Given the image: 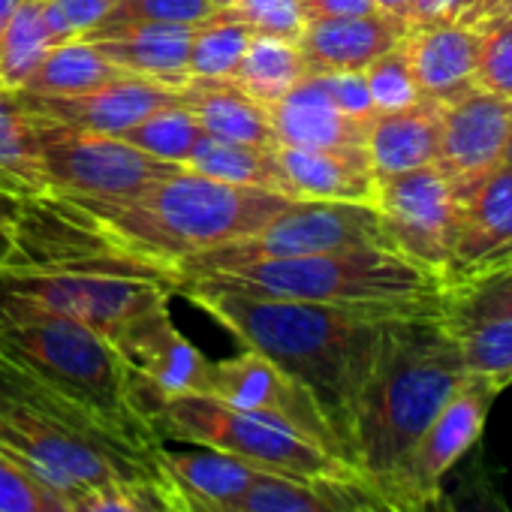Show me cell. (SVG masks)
<instances>
[{"label":"cell","mask_w":512,"mask_h":512,"mask_svg":"<svg viewBox=\"0 0 512 512\" xmlns=\"http://www.w3.org/2000/svg\"><path fill=\"white\" fill-rule=\"evenodd\" d=\"M172 293L202 308L232 338H238L244 350L263 353L284 374H290L317 401L350 461L353 413L377 359L383 323L395 317L359 308L250 296L202 281H175Z\"/></svg>","instance_id":"cell-1"},{"label":"cell","mask_w":512,"mask_h":512,"mask_svg":"<svg viewBox=\"0 0 512 512\" xmlns=\"http://www.w3.org/2000/svg\"><path fill=\"white\" fill-rule=\"evenodd\" d=\"M58 202L109 250L163 272L172 287V275L184 260L263 229L296 199L223 184L184 166L130 199Z\"/></svg>","instance_id":"cell-2"},{"label":"cell","mask_w":512,"mask_h":512,"mask_svg":"<svg viewBox=\"0 0 512 512\" xmlns=\"http://www.w3.org/2000/svg\"><path fill=\"white\" fill-rule=\"evenodd\" d=\"M467 377L443 314L383 323L350 425V464L377 488Z\"/></svg>","instance_id":"cell-3"},{"label":"cell","mask_w":512,"mask_h":512,"mask_svg":"<svg viewBox=\"0 0 512 512\" xmlns=\"http://www.w3.org/2000/svg\"><path fill=\"white\" fill-rule=\"evenodd\" d=\"M0 452L70 497L112 479H157L160 446L61 398L0 356Z\"/></svg>","instance_id":"cell-4"},{"label":"cell","mask_w":512,"mask_h":512,"mask_svg":"<svg viewBox=\"0 0 512 512\" xmlns=\"http://www.w3.org/2000/svg\"><path fill=\"white\" fill-rule=\"evenodd\" d=\"M0 356L112 428L163 446L133 401V377L94 329L0 287Z\"/></svg>","instance_id":"cell-5"},{"label":"cell","mask_w":512,"mask_h":512,"mask_svg":"<svg viewBox=\"0 0 512 512\" xmlns=\"http://www.w3.org/2000/svg\"><path fill=\"white\" fill-rule=\"evenodd\" d=\"M202 281L250 296H272L287 302L335 305L377 311L389 317H431L443 314L449 281L398 250L353 247L290 256V260H266L205 278Z\"/></svg>","instance_id":"cell-6"},{"label":"cell","mask_w":512,"mask_h":512,"mask_svg":"<svg viewBox=\"0 0 512 512\" xmlns=\"http://www.w3.org/2000/svg\"><path fill=\"white\" fill-rule=\"evenodd\" d=\"M133 401L163 443L220 449L256 470L314 485L362 479L347 458L284 419L241 410L211 395H160L139 380H133Z\"/></svg>","instance_id":"cell-7"},{"label":"cell","mask_w":512,"mask_h":512,"mask_svg":"<svg viewBox=\"0 0 512 512\" xmlns=\"http://www.w3.org/2000/svg\"><path fill=\"white\" fill-rule=\"evenodd\" d=\"M0 287L28 296L112 341L136 314L172 296L169 278L121 253H94L70 263L7 266Z\"/></svg>","instance_id":"cell-8"},{"label":"cell","mask_w":512,"mask_h":512,"mask_svg":"<svg viewBox=\"0 0 512 512\" xmlns=\"http://www.w3.org/2000/svg\"><path fill=\"white\" fill-rule=\"evenodd\" d=\"M353 247L395 250L374 205L296 199L263 229L184 260L175 269L172 284L184 278H205L253 263H266V260H290V256L353 250Z\"/></svg>","instance_id":"cell-9"},{"label":"cell","mask_w":512,"mask_h":512,"mask_svg":"<svg viewBox=\"0 0 512 512\" xmlns=\"http://www.w3.org/2000/svg\"><path fill=\"white\" fill-rule=\"evenodd\" d=\"M34 130L49 196L58 199L118 202L184 169L133 148L121 136L85 133L43 118H34Z\"/></svg>","instance_id":"cell-10"},{"label":"cell","mask_w":512,"mask_h":512,"mask_svg":"<svg viewBox=\"0 0 512 512\" xmlns=\"http://www.w3.org/2000/svg\"><path fill=\"white\" fill-rule=\"evenodd\" d=\"M503 389L491 377L467 374L434 422L374 488L395 509L413 512L443 494L449 470L479 443L488 410Z\"/></svg>","instance_id":"cell-11"},{"label":"cell","mask_w":512,"mask_h":512,"mask_svg":"<svg viewBox=\"0 0 512 512\" xmlns=\"http://www.w3.org/2000/svg\"><path fill=\"white\" fill-rule=\"evenodd\" d=\"M467 190L470 187H461L437 163H431L377 178L374 208L398 253L449 281Z\"/></svg>","instance_id":"cell-12"},{"label":"cell","mask_w":512,"mask_h":512,"mask_svg":"<svg viewBox=\"0 0 512 512\" xmlns=\"http://www.w3.org/2000/svg\"><path fill=\"white\" fill-rule=\"evenodd\" d=\"M202 395H211V398L226 401L241 410L284 419V422L296 425L299 431L311 434L314 440H320L326 449L347 458L341 452V443L335 440L326 416L320 413L317 401L290 374H284L275 362H269L263 353L241 350L238 356L211 362Z\"/></svg>","instance_id":"cell-13"},{"label":"cell","mask_w":512,"mask_h":512,"mask_svg":"<svg viewBox=\"0 0 512 512\" xmlns=\"http://www.w3.org/2000/svg\"><path fill=\"white\" fill-rule=\"evenodd\" d=\"M109 344L142 386L160 395L205 392L211 359L178 332L169 314V299H160L136 314Z\"/></svg>","instance_id":"cell-14"},{"label":"cell","mask_w":512,"mask_h":512,"mask_svg":"<svg viewBox=\"0 0 512 512\" xmlns=\"http://www.w3.org/2000/svg\"><path fill=\"white\" fill-rule=\"evenodd\" d=\"M512 127V100L473 88L440 106L437 166L461 187H473L500 166Z\"/></svg>","instance_id":"cell-15"},{"label":"cell","mask_w":512,"mask_h":512,"mask_svg":"<svg viewBox=\"0 0 512 512\" xmlns=\"http://www.w3.org/2000/svg\"><path fill=\"white\" fill-rule=\"evenodd\" d=\"M16 97L25 106V112L34 118L55 121L85 133H103V136H121L151 112L178 103V91L139 76H121L97 91L73 94V97L28 94V91H16Z\"/></svg>","instance_id":"cell-16"},{"label":"cell","mask_w":512,"mask_h":512,"mask_svg":"<svg viewBox=\"0 0 512 512\" xmlns=\"http://www.w3.org/2000/svg\"><path fill=\"white\" fill-rule=\"evenodd\" d=\"M512 263V169L497 166L461 202L449 287Z\"/></svg>","instance_id":"cell-17"},{"label":"cell","mask_w":512,"mask_h":512,"mask_svg":"<svg viewBox=\"0 0 512 512\" xmlns=\"http://www.w3.org/2000/svg\"><path fill=\"white\" fill-rule=\"evenodd\" d=\"M196 25L142 22L91 31V40L121 73L181 91L190 82V43Z\"/></svg>","instance_id":"cell-18"},{"label":"cell","mask_w":512,"mask_h":512,"mask_svg":"<svg viewBox=\"0 0 512 512\" xmlns=\"http://www.w3.org/2000/svg\"><path fill=\"white\" fill-rule=\"evenodd\" d=\"M410 25L383 13L368 16H332L308 19L299 49L311 73L356 70L365 73L380 55L404 43Z\"/></svg>","instance_id":"cell-19"},{"label":"cell","mask_w":512,"mask_h":512,"mask_svg":"<svg viewBox=\"0 0 512 512\" xmlns=\"http://www.w3.org/2000/svg\"><path fill=\"white\" fill-rule=\"evenodd\" d=\"M479 43L482 31L464 25L410 28L404 37V52L422 100L446 106L473 91Z\"/></svg>","instance_id":"cell-20"},{"label":"cell","mask_w":512,"mask_h":512,"mask_svg":"<svg viewBox=\"0 0 512 512\" xmlns=\"http://www.w3.org/2000/svg\"><path fill=\"white\" fill-rule=\"evenodd\" d=\"M278 160L293 199L374 205L377 175L365 148H284Z\"/></svg>","instance_id":"cell-21"},{"label":"cell","mask_w":512,"mask_h":512,"mask_svg":"<svg viewBox=\"0 0 512 512\" xmlns=\"http://www.w3.org/2000/svg\"><path fill=\"white\" fill-rule=\"evenodd\" d=\"M157 464L163 479L196 509L202 512H226L232 509L256 482L263 470L253 464L208 446L193 449H169L166 443L157 452Z\"/></svg>","instance_id":"cell-22"},{"label":"cell","mask_w":512,"mask_h":512,"mask_svg":"<svg viewBox=\"0 0 512 512\" xmlns=\"http://www.w3.org/2000/svg\"><path fill=\"white\" fill-rule=\"evenodd\" d=\"M269 121L284 148H365L368 121L344 115L314 73L269 106Z\"/></svg>","instance_id":"cell-23"},{"label":"cell","mask_w":512,"mask_h":512,"mask_svg":"<svg viewBox=\"0 0 512 512\" xmlns=\"http://www.w3.org/2000/svg\"><path fill=\"white\" fill-rule=\"evenodd\" d=\"M440 106L416 103L401 112L374 115L365 127V154L377 178L437 163Z\"/></svg>","instance_id":"cell-24"},{"label":"cell","mask_w":512,"mask_h":512,"mask_svg":"<svg viewBox=\"0 0 512 512\" xmlns=\"http://www.w3.org/2000/svg\"><path fill=\"white\" fill-rule=\"evenodd\" d=\"M178 100H181V106H187L193 112V118L202 124V130L214 139L278 148V139H275L272 121H269V109L250 100L232 82L190 79L178 91Z\"/></svg>","instance_id":"cell-25"},{"label":"cell","mask_w":512,"mask_h":512,"mask_svg":"<svg viewBox=\"0 0 512 512\" xmlns=\"http://www.w3.org/2000/svg\"><path fill=\"white\" fill-rule=\"evenodd\" d=\"M0 190L19 199L49 196L34 118L25 112L16 91H7L4 85H0Z\"/></svg>","instance_id":"cell-26"},{"label":"cell","mask_w":512,"mask_h":512,"mask_svg":"<svg viewBox=\"0 0 512 512\" xmlns=\"http://www.w3.org/2000/svg\"><path fill=\"white\" fill-rule=\"evenodd\" d=\"M187 169L199 172L205 178L223 181V184L275 190L281 196H290V184L284 178V169H281V160H278V148L223 142V139H214V136L205 133L199 139L193 157L187 160Z\"/></svg>","instance_id":"cell-27"},{"label":"cell","mask_w":512,"mask_h":512,"mask_svg":"<svg viewBox=\"0 0 512 512\" xmlns=\"http://www.w3.org/2000/svg\"><path fill=\"white\" fill-rule=\"evenodd\" d=\"M308 73L311 70L299 43L253 34L232 76V85L269 109L272 103L287 97Z\"/></svg>","instance_id":"cell-28"},{"label":"cell","mask_w":512,"mask_h":512,"mask_svg":"<svg viewBox=\"0 0 512 512\" xmlns=\"http://www.w3.org/2000/svg\"><path fill=\"white\" fill-rule=\"evenodd\" d=\"M121 76H127V73H121L91 40H70V43L55 46L43 58V64L37 67V73L31 76V82L22 91L73 97V94L97 91Z\"/></svg>","instance_id":"cell-29"},{"label":"cell","mask_w":512,"mask_h":512,"mask_svg":"<svg viewBox=\"0 0 512 512\" xmlns=\"http://www.w3.org/2000/svg\"><path fill=\"white\" fill-rule=\"evenodd\" d=\"M350 482H302L293 476L263 470L250 491L226 512H353ZM202 512V509H199Z\"/></svg>","instance_id":"cell-30"},{"label":"cell","mask_w":512,"mask_h":512,"mask_svg":"<svg viewBox=\"0 0 512 512\" xmlns=\"http://www.w3.org/2000/svg\"><path fill=\"white\" fill-rule=\"evenodd\" d=\"M52 49L55 40L43 22L40 0H25L0 40V85L22 91Z\"/></svg>","instance_id":"cell-31"},{"label":"cell","mask_w":512,"mask_h":512,"mask_svg":"<svg viewBox=\"0 0 512 512\" xmlns=\"http://www.w3.org/2000/svg\"><path fill=\"white\" fill-rule=\"evenodd\" d=\"M250 37L253 31L232 19L226 7L217 16L205 19L202 25H196L190 43V79L232 82Z\"/></svg>","instance_id":"cell-32"},{"label":"cell","mask_w":512,"mask_h":512,"mask_svg":"<svg viewBox=\"0 0 512 512\" xmlns=\"http://www.w3.org/2000/svg\"><path fill=\"white\" fill-rule=\"evenodd\" d=\"M202 136H205L202 124L193 118V112L187 106H181V100L151 112L136 127L121 133V139L130 142L133 148H139L163 163H175V166H187V160L193 157Z\"/></svg>","instance_id":"cell-33"},{"label":"cell","mask_w":512,"mask_h":512,"mask_svg":"<svg viewBox=\"0 0 512 512\" xmlns=\"http://www.w3.org/2000/svg\"><path fill=\"white\" fill-rule=\"evenodd\" d=\"M467 374L491 377L500 389L512 383V314L452 326Z\"/></svg>","instance_id":"cell-34"},{"label":"cell","mask_w":512,"mask_h":512,"mask_svg":"<svg viewBox=\"0 0 512 512\" xmlns=\"http://www.w3.org/2000/svg\"><path fill=\"white\" fill-rule=\"evenodd\" d=\"M70 512H166L169 485L157 479H112L67 497Z\"/></svg>","instance_id":"cell-35"},{"label":"cell","mask_w":512,"mask_h":512,"mask_svg":"<svg viewBox=\"0 0 512 512\" xmlns=\"http://www.w3.org/2000/svg\"><path fill=\"white\" fill-rule=\"evenodd\" d=\"M512 314V263L449 287L443 320L449 326Z\"/></svg>","instance_id":"cell-36"},{"label":"cell","mask_w":512,"mask_h":512,"mask_svg":"<svg viewBox=\"0 0 512 512\" xmlns=\"http://www.w3.org/2000/svg\"><path fill=\"white\" fill-rule=\"evenodd\" d=\"M223 7L214 0H115L109 16L94 28H121V25H142V22H166V25H202L205 19L217 16Z\"/></svg>","instance_id":"cell-37"},{"label":"cell","mask_w":512,"mask_h":512,"mask_svg":"<svg viewBox=\"0 0 512 512\" xmlns=\"http://www.w3.org/2000/svg\"><path fill=\"white\" fill-rule=\"evenodd\" d=\"M365 82H368L371 103H374V112L377 115H383V112H401V109H410V106L422 103V94H419V85L413 79V70H410L404 43L395 46L392 52L380 55L365 70Z\"/></svg>","instance_id":"cell-38"},{"label":"cell","mask_w":512,"mask_h":512,"mask_svg":"<svg viewBox=\"0 0 512 512\" xmlns=\"http://www.w3.org/2000/svg\"><path fill=\"white\" fill-rule=\"evenodd\" d=\"M226 10L253 34L278 37L290 43H299L308 25V13L302 0H229Z\"/></svg>","instance_id":"cell-39"},{"label":"cell","mask_w":512,"mask_h":512,"mask_svg":"<svg viewBox=\"0 0 512 512\" xmlns=\"http://www.w3.org/2000/svg\"><path fill=\"white\" fill-rule=\"evenodd\" d=\"M0 512H70L67 497L0 452Z\"/></svg>","instance_id":"cell-40"},{"label":"cell","mask_w":512,"mask_h":512,"mask_svg":"<svg viewBox=\"0 0 512 512\" xmlns=\"http://www.w3.org/2000/svg\"><path fill=\"white\" fill-rule=\"evenodd\" d=\"M476 88L512 100V16L482 28Z\"/></svg>","instance_id":"cell-41"},{"label":"cell","mask_w":512,"mask_h":512,"mask_svg":"<svg viewBox=\"0 0 512 512\" xmlns=\"http://www.w3.org/2000/svg\"><path fill=\"white\" fill-rule=\"evenodd\" d=\"M440 512H512L503 500L494 476L488 473L485 461L473 458V464L455 479V485L437 497Z\"/></svg>","instance_id":"cell-42"},{"label":"cell","mask_w":512,"mask_h":512,"mask_svg":"<svg viewBox=\"0 0 512 512\" xmlns=\"http://www.w3.org/2000/svg\"><path fill=\"white\" fill-rule=\"evenodd\" d=\"M326 94L332 97V103L356 118V121H371L377 112H374V103H371V91H368V82H365V73H356V70H335V73H314Z\"/></svg>","instance_id":"cell-43"},{"label":"cell","mask_w":512,"mask_h":512,"mask_svg":"<svg viewBox=\"0 0 512 512\" xmlns=\"http://www.w3.org/2000/svg\"><path fill=\"white\" fill-rule=\"evenodd\" d=\"M479 0H413L407 25L410 28H440V25H464L473 28Z\"/></svg>","instance_id":"cell-44"},{"label":"cell","mask_w":512,"mask_h":512,"mask_svg":"<svg viewBox=\"0 0 512 512\" xmlns=\"http://www.w3.org/2000/svg\"><path fill=\"white\" fill-rule=\"evenodd\" d=\"M55 4L61 7V13H64V19L70 25L73 37L82 40V37H88L109 16L115 0H55Z\"/></svg>","instance_id":"cell-45"},{"label":"cell","mask_w":512,"mask_h":512,"mask_svg":"<svg viewBox=\"0 0 512 512\" xmlns=\"http://www.w3.org/2000/svg\"><path fill=\"white\" fill-rule=\"evenodd\" d=\"M308 19H332V16H368L377 13L374 0H302Z\"/></svg>","instance_id":"cell-46"},{"label":"cell","mask_w":512,"mask_h":512,"mask_svg":"<svg viewBox=\"0 0 512 512\" xmlns=\"http://www.w3.org/2000/svg\"><path fill=\"white\" fill-rule=\"evenodd\" d=\"M40 13H43V22H46L49 34H52L55 46L76 40L73 31H70V25H67V19H64V13H61V7L55 4V0H40Z\"/></svg>","instance_id":"cell-47"},{"label":"cell","mask_w":512,"mask_h":512,"mask_svg":"<svg viewBox=\"0 0 512 512\" xmlns=\"http://www.w3.org/2000/svg\"><path fill=\"white\" fill-rule=\"evenodd\" d=\"M506 16H512V0H479L473 28L482 31V28H488V25H494L497 19H506Z\"/></svg>","instance_id":"cell-48"},{"label":"cell","mask_w":512,"mask_h":512,"mask_svg":"<svg viewBox=\"0 0 512 512\" xmlns=\"http://www.w3.org/2000/svg\"><path fill=\"white\" fill-rule=\"evenodd\" d=\"M22 214H25V199L0 190V226H19Z\"/></svg>","instance_id":"cell-49"},{"label":"cell","mask_w":512,"mask_h":512,"mask_svg":"<svg viewBox=\"0 0 512 512\" xmlns=\"http://www.w3.org/2000/svg\"><path fill=\"white\" fill-rule=\"evenodd\" d=\"M16 226H0V269L13 266L16 260Z\"/></svg>","instance_id":"cell-50"},{"label":"cell","mask_w":512,"mask_h":512,"mask_svg":"<svg viewBox=\"0 0 512 512\" xmlns=\"http://www.w3.org/2000/svg\"><path fill=\"white\" fill-rule=\"evenodd\" d=\"M374 7L383 16H392V19L407 22L410 19V10H413V0H374Z\"/></svg>","instance_id":"cell-51"},{"label":"cell","mask_w":512,"mask_h":512,"mask_svg":"<svg viewBox=\"0 0 512 512\" xmlns=\"http://www.w3.org/2000/svg\"><path fill=\"white\" fill-rule=\"evenodd\" d=\"M25 4V0H0V40H4V31L10 28V22H13V16H16V10Z\"/></svg>","instance_id":"cell-52"},{"label":"cell","mask_w":512,"mask_h":512,"mask_svg":"<svg viewBox=\"0 0 512 512\" xmlns=\"http://www.w3.org/2000/svg\"><path fill=\"white\" fill-rule=\"evenodd\" d=\"M500 166L512 169V127H509V136H506V145H503V154H500Z\"/></svg>","instance_id":"cell-53"},{"label":"cell","mask_w":512,"mask_h":512,"mask_svg":"<svg viewBox=\"0 0 512 512\" xmlns=\"http://www.w3.org/2000/svg\"><path fill=\"white\" fill-rule=\"evenodd\" d=\"M166 485H169V482H166ZM166 512H190V509L181 503V497L175 494V488H172V485H169V509H166Z\"/></svg>","instance_id":"cell-54"},{"label":"cell","mask_w":512,"mask_h":512,"mask_svg":"<svg viewBox=\"0 0 512 512\" xmlns=\"http://www.w3.org/2000/svg\"><path fill=\"white\" fill-rule=\"evenodd\" d=\"M386 512H404V509H395L392 503H386ZM413 512H440V506H437V500H431V503H425V506H419Z\"/></svg>","instance_id":"cell-55"},{"label":"cell","mask_w":512,"mask_h":512,"mask_svg":"<svg viewBox=\"0 0 512 512\" xmlns=\"http://www.w3.org/2000/svg\"><path fill=\"white\" fill-rule=\"evenodd\" d=\"M175 494H178V491H175ZM178 497H181V494H178ZM181 503H184V506H187V509H190V512H199V509H196V506H190V503H187V500H184V497H181Z\"/></svg>","instance_id":"cell-56"},{"label":"cell","mask_w":512,"mask_h":512,"mask_svg":"<svg viewBox=\"0 0 512 512\" xmlns=\"http://www.w3.org/2000/svg\"><path fill=\"white\" fill-rule=\"evenodd\" d=\"M214 4H220V7H226V4H229V0H214Z\"/></svg>","instance_id":"cell-57"}]
</instances>
